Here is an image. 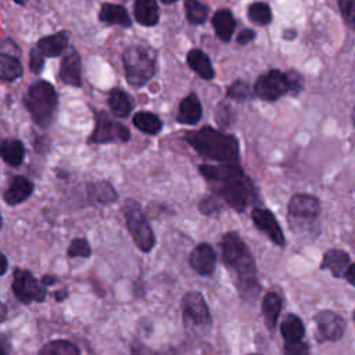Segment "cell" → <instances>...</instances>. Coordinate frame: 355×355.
<instances>
[{"instance_id":"18","label":"cell","mask_w":355,"mask_h":355,"mask_svg":"<svg viewBox=\"0 0 355 355\" xmlns=\"http://www.w3.org/2000/svg\"><path fill=\"white\" fill-rule=\"evenodd\" d=\"M33 191V184L24 176H15L4 193V201L10 205L24 202Z\"/></svg>"},{"instance_id":"30","label":"cell","mask_w":355,"mask_h":355,"mask_svg":"<svg viewBox=\"0 0 355 355\" xmlns=\"http://www.w3.org/2000/svg\"><path fill=\"white\" fill-rule=\"evenodd\" d=\"M40 355H79V351L67 340H54L40 349Z\"/></svg>"},{"instance_id":"4","label":"cell","mask_w":355,"mask_h":355,"mask_svg":"<svg viewBox=\"0 0 355 355\" xmlns=\"http://www.w3.org/2000/svg\"><path fill=\"white\" fill-rule=\"evenodd\" d=\"M24 101L36 125L46 128L50 123L57 105L54 87L46 80L33 82L28 87Z\"/></svg>"},{"instance_id":"16","label":"cell","mask_w":355,"mask_h":355,"mask_svg":"<svg viewBox=\"0 0 355 355\" xmlns=\"http://www.w3.org/2000/svg\"><path fill=\"white\" fill-rule=\"evenodd\" d=\"M322 269H329L330 273L336 277L345 276L349 268V257L347 252L341 250H329L323 255V261L320 265Z\"/></svg>"},{"instance_id":"1","label":"cell","mask_w":355,"mask_h":355,"mask_svg":"<svg viewBox=\"0 0 355 355\" xmlns=\"http://www.w3.org/2000/svg\"><path fill=\"white\" fill-rule=\"evenodd\" d=\"M200 172L211 183L215 194L230 207L243 211L252 198V184L237 164L201 165Z\"/></svg>"},{"instance_id":"23","label":"cell","mask_w":355,"mask_h":355,"mask_svg":"<svg viewBox=\"0 0 355 355\" xmlns=\"http://www.w3.org/2000/svg\"><path fill=\"white\" fill-rule=\"evenodd\" d=\"M135 17L146 26H153L159 19V11L155 0H136L135 1Z\"/></svg>"},{"instance_id":"46","label":"cell","mask_w":355,"mask_h":355,"mask_svg":"<svg viewBox=\"0 0 355 355\" xmlns=\"http://www.w3.org/2000/svg\"><path fill=\"white\" fill-rule=\"evenodd\" d=\"M139 355H143L141 352H139ZM146 355H175L172 351H162V352H155V354H151V352H147Z\"/></svg>"},{"instance_id":"13","label":"cell","mask_w":355,"mask_h":355,"mask_svg":"<svg viewBox=\"0 0 355 355\" xmlns=\"http://www.w3.org/2000/svg\"><path fill=\"white\" fill-rule=\"evenodd\" d=\"M252 220L258 226L261 232H263L275 244L283 245L284 244V234L277 223L275 215L265 208H255L252 211Z\"/></svg>"},{"instance_id":"29","label":"cell","mask_w":355,"mask_h":355,"mask_svg":"<svg viewBox=\"0 0 355 355\" xmlns=\"http://www.w3.org/2000/svg\"><path fill=\"white\" fill-rule=\"evenodd\" d=\"M22 75L21 62L8 54L0 53V79L1 80H15Z\"/></svg>"},{"instance_id":"44","label":"cell","mask_w":355,"mask_h":355,"mask_svg":"<svg viewBox=\"0 0 355 355\" xmlns=\"http://www.w3.org/2000/svg\"><path fill=\"white\" fill-rule=\"evenodd\" d=\"M6 316H7V309H6V306L3 305V302L0 301V323L6 319Z\"/></svg>"},{"instance_id":"43","label":"cell","mask_w":355,"mask_h":355,"mask_svg":"<svg viewBox=\"0 0 355 355\" xmlns=\"http://www.w3.org/2000/svg\"><path fill=\"white\" fill-rule=\"evenodd\" d=\"M7 266H8V263H7V258H6V255L0 251V276L6 273Z\"/></svg>"},{"instance_id":"6","label":"cell","mask_w":355,"mask_h":355,"mask_svg":"<svg viewBox=\"0 0 355 355\" xmlns=\"http://www.w3.org/2000/svg\"><path fill=\"white\" fill-rule=\"evenodd\" d=\"M126 80L136 87L146 85L155 72V60L151 51L143 46H130L123 53Z\"/></svg>"},{"instance_id":"27","label":"cell","mask_w":355,"mask_h":355,"mask_svg":"<svg viewBox=\"0 0 355 355\" xmlns=\"http://www.w3.org/2000/svg\"><path fill=\"white\" fill-rule=\"evenodd\" d=\"M280 331L282 336L284 337L286 343H297L301 341L304 334H305V329H304V323L302 320L295 316V315H288L280 326Z\"/></svg>"},{"instance_id":"48","label":"cell","mask_w":355,"mask_h":355,"mask_svg":"<svg viewBox=\"0 0 355 355\" xmlns=\"http://www.w3.org/2000/svg\"><path fill=\"white\" fill-rule=\"evenodd\" d=\"M14 1H15V3H18V4H24V1H25V0H14Z\"/></svg>"},{"instance_id":"14","label":"cell","mask_w":355,"mask_h":355,"mask_svg":"<svg viewBox=\"0 0 355 355\" xmlns=\"http://www.w3.org/2000/svg\"><path fill=\"white\" fill-rule=\"evenodd\" d=\"M190 265L198 275H211L216 265V254L212 245L208 243L198 244L190 254Z\"/></svg>"},{"instance_id":"31","label":"cell","mask_w":355,"mask_h":355,"mask_svg":"<svg viewBox=\"0 0 355 355\" xmlns=\"http://www.w3.org/2000/svg\"><path fill=\"white\" fill-rule=\"evenodd\" d=\"M184 8H186V17L190 24L198 25L202 24L207 19L208 15V7L202 4L198 0H184Z\"/></svg>"},{"instance_id":"24","label":"cell","mask_w":355,"mask_h":355,"mask_svg":"<svg viewBox=\"0 0 355 355\" xmlns=\"http://www.w3.org/2000/svg\"><path fill=\"white\" fill-rule=\"evenodd\" d=\"M108 104L111 111L121 118H126L132 108H133V101L129 97L128 93H125L121 89H112L108 94Z\"/></svg>"},{"instance_id":"10","label":"cell","mask_w":355,"mask_h":355,"mask_svg":"<svg viewBox=\"0 0 355 355\" xmlns=\"http://www.w3.org/2000/svg\"><path fill=\"white\" fill-rule=\"evenodd\" d=\"M12 291L15 297L24 304L39 302V301H43L46 297V290L33 277V275L28 270H21V269H17L14 272Z\"/></svg>"},{"instance_id":"41","label":"cell","mask_w":355,"mask_h":355,"mask_svg":"<svg viewBox=\"0 0 355 355\" xmlns=\"http://www.w3.org/2000/svg\"><path fill=\"white\" fill-rule=\"evenodd\" d=\"M8 354H10L8 338L4 334H0V355H8Z\"/></svg>"},{"instance_id":"25","label":"cell","mask_w":355,"mask_h":355,"mask_svg":"<svg viewBox=\"0 0 355 355\" xmlns=\"http://www.w3.org/2000/svg\"><path fill=\"white\" fill-rule=\"evenodd\" d=\"M282 300L276 293L265 294L262 300V313L265 318V324L269 330H273L277 322V316L280 313Z\"/></svg>"},{"instance_id":"9","label":"cell","mask_w":355,"mask_h":355,"mask_svg":"<svg viewBox=\"0 0 355 355\" xmlns=\"http://www.w3.org/2000/svg\"><path fill=\"white\" fill-rule=\"evenodd\" d=\"M320 204L318 198L308 194H295L288 201V216L294 227H304L318 219Z\"/></svg>"},{"instance_id":"2","label":"cell","mask_w":355,"mask_h":355,"mask_svg":"<svg viewBox=\"0 0 355 355\" xmlns=\"http://www.w3.org/2000/svg\"><path fill=\"white\" fill-rule=\"evenodd\" d=\"M222 255L226 265L237 275L239 286L244 294L258 291L257 268L254 258L239 234L230 232L222 239Z\"/></svg>"},{"instance_id":"28","label":"cell","mask_w":355,"mask_h":355,"mask_svg":"<svg viewBox=\"0 0 355 355\" xmlns=\"http://www.w3.org/2000/svg\"><path fill=\"white\" fill-rule=\"evenodd\" d=\"M133 125L147 135H157L162 128L161 119L155 114L146 111H140L133 116Z\"/></svg>"},{"instance_id":"3","label":"cell","mask_w":355,"mask_h":355,"mask_svg":"<svg viewBox=\"0 0 355 355\" xmlns=\"http://www.w3.org/2000/svg\"><path fill=\"white\" fill-rule=\"evenodd\" d=\"M186 140L202 157L220 164H236L239 159V143L234 136L225 135L205 126L200 130L187 132Z\"/></svg>"},{"instance_id":"42","label":"cell","mask_w":355,"mask_h":355,"mask_svg":"<svg viewBox=\"0 0 355 355\" xmlns=\"http://www.w3.org/2000/svg\"><path fill=\"white\" fill-rule=\"evenodd\" d=\"M344 277L348 280V283H351L352 286H355V263L349 265V268H348V270H347V273H345Z\"/></svg>"},{"instance_id":"35","label":"cell","mask_w":355,"mask_h":355,"mask_svg":"<svg viewBox=\"0 0 355 355\" xmlns=\"http://www.w3.org/2000/svg\"><path fill=\"white\" fill-rule=\"evenodd\" d=\"M341 15L347 25L355 31V0H337Z\"/></svg>"},{"instance_id":"50","label":"cell","mask_w":355,"mask_h":355,"mask_svg":"<svg viewBox=\"0 0 355 355\" xmlns=\"http://www.w3.org/2000/svg\"><path fill=\"white\" fill-rule=\"evenodd\" d=\"M0 227H1V216H0Z\"/></svg>"},{"instance_id":"34","label":"cell","mask_w":355,"mask_h":355,"mask_svg":"<svg viewBox=\"0 0 355 355\" xmlns=\"http://www.w3.org/2000/svg\"><path fill=\"white\" fill-rule=\"evenodd\" d=\"M251 96V92H250V87L243 80H236L234 83H232L227 89V97L233 98V100H237V101H243V100H247L248 97Z\"/></svg>"},{"instance_id":"40","label":"cell","mask_w":355,"mask_h":355,"mask_svg":"<svg viewBox=\"0 0 355 355\" xmlns=\"http://www.w3.org/2000/svg\"><path fill=\"white\" fill-rule=\"evenodd\" d=\"M254 37H255V33H254L251 29H243V31L237 35V43H240V44H247V43H250Z\"/></svg>"},{"instance_id":"5","label":"cell","mask_w":355,"mask_h":355,"mask_svg":"<svg viewBox=\"0 0 355 355\" xmlns=\"http://www.w3.org/2000/svg\"><path fill=\"white\" fill-rule=\"evenodd\" d=\"M301 90V76L295 72H282L277 69L261 75L254 86V94L266 101H275L279 97Z\"/></svg>"},{"instance_id":"15","label":"cell","mask_w":355,"mask_h":355,"mask_svg":"<svg viewBox=\"0 0 355 355\" xmlns=\"http://www.w3.org/2000/svg\"><path fill=\"white\" fill-rule=\"evenodd\" d=\"M60 80L71 85V86H80L82 85V73H80V58L76 50L71 49L60 64L58 72Z\"/></svg>"},{"instance_id":"11","label":"cell","mask_w":355,"mask_h":355,"mask_svg":"<svg viewBox=\"0 0 355 355\" xmlns=\"http://www.w3.org/2000/svg\"><path fill=\"white\" fill-rule=\"evenodd\" d=\"M130 133L122 123L115 122L107 114L98 112L96 115V128L92 133V143H108V141H128Z\"/></svg>"},{"instance_id":"32","label":"cell","mask_w":355,"mask_h":355,"mask_svg":"<svg viewBox=\"0 0 355 355\" xmlns=\"http://www.w3.org/2000/svg\"><path fill=\"white\" fill-rule=\"evenodd\" d=\"M90 196L94 201L101 202V204H108L115 201L116 198V193L114 190V187L108 183V182H98L92 184L90 187Z\"/></svg>"},{"instance_id":"47","label":"cell","mask_w":355,"mask_h":355,"mask_svg":"<svg viewBox=\"0 0 355 355\" xmlns=\"http://www.w3.org/2000/svg\"><path fill=\"white\" fill-rule=\"evenodd\" d=\"M162 3H165V4H171V3H175V1H178V0H161Z\"/></svg>"},{"instance_id":"45","label":"cell","mask_w":355,"mask_h":355,"mask_svg":"<svg viewBox=\"0 0 355 355\" xmlns=\"http://www.w3.org/2000/svg\"><path fill=\"white\" fill-rule=\"evenodd\" d=\"M54 282H55V279L53 276H44L40 283H43L44 286H49V284H53Z\"/></svg>"},{"instance_id":"37","label":"cell","mask_w":355,"mask_h":355,"mask_svg":"<svg viewBox=\"0 0 355 355\" xmlns=\"http://www.w3.org/2000/svg\"><path fill=\"white\" fill-rule=\"evenodd\" d=\"M43 65H44V55L40 53V50L37 47L31 50V61H29L31 71L35 73H39L43 69Z\"/></svg>"},{"instance_id":"21","label":"cell","mask_w":355,"mask_h":355,"mask_svg":"<svg viewBox=\"0 0 355 355\" xmlns=\"http://www.w3.org/2000/svg\"><path fill=\"white\" fill-rule=\"evenodd\" d=\"M98 17L104 24H108V25H121L125 28L132 25L128 11L118 4H110V3L103 4L100 8Z\"/></svg>"},{"instance_id":"20","label":"cell","mask_w":355,"mask_h":355,"mask_svg":"<svg viewBox=\"0 0 355 355\" xmlns=\"http://www.w3.org/2000/svg\"><path fill=\"white\" fill-rule=\"evenodd\" d=\"M187 64L202 79L211 80L215 76V71L212 68V64H211L208 55L198 49H193L189 51Z\"/></svg>"},{"instance_id":"22","label":"cell","mask_w":355,"mask_h":355,"mask_svg":"<svg viewBox=\"0 0 355 355\" xmlns=\"http://www.w3.org/2000/svg\"><path fill=\"white\" fill-rule=\"evenodd\" d=\"M212 26L220 40L229 42L234 32L236 22L229 10H219L212 17Z\"/></svg>"},{"instance_id":"12","label":"cell","mask_w":355,"mask_h":355,"mask_svg":"<svg viewBox=\"0 0 355 355\" xmlns=\"http://www.w3.org/2000/svg\"><path fill=\"white\" fill-rule=\"evenodd\" d=\"M316 330L320 340L337 341L343 337L345 330V323L343 318L331 311H322L315 316Z\"/></svg>"},{"instance_id":"26","label":"cell","mask_w":355,"mask_h":355,"mask_svg":"<svg viewBox=\"0 0 355 355\" xmlns=\"http://www.w3.org/2000/svg\"><path fill=\"white\" fill-rule=\"evenodd\" d=\"M24 155H25V148L19 140L10 139V140H4L0 144V157L11 166L21 165Z\"/></svg>"},{"instance_id":"38","label":"cell","mask_w":355,"mask_h":355,"mask_svg":"<svg viewBox=\"0 0 355 355\" xmlns=\"http://www.w3.org/2000/svg\"><path fill=\"white\" fill-rule=\"evenodd\" d=\"M284 355H308V345L302 341L286 343Z\"/></svg>"},{"instance_id":"8","label":"cell","mask_w":355,"mask_h":355,"mask_svg":"<svg viewBox=\"0 0 355 355\" xmlns=\"http://www.w3.org/2000/svg\"><path fill=\"white\" fill-rule=\"evenodd\" d=\"M125 219L128 225V230L135 240L136 245L147 252L154 247L155 237L154 233L140 208V204H137L135 200H128L123 207Z\"/></svg>"},{"instance_id":"7","label":"cell","mask_w":355,"mask_h":355,"mask_svg":"<svg viewBox=\"0 0 355 355\" xmlns=\"http://www.w3.org/2000/svg\"><path fill=\"white\" fill-rule=\"evenodd\" d=\"M183 324L193 337H201L211 327V316L202 295L197 291H189L182 300Z\"/></svg>"},{"instance_id":"39","label":"cell","mask_w":355,"mask_h":355,"mask_svg":"<svg viewBox=\"0 0 355 355\" xmlns=\"http://www.w3.org/2000/svg\"><path fill=\"white\" fill-rule=\"evenodd\" d=\"M219 208H220V207H219V202H218V200H216L215 196H211V197L204 198V200L201 201V204H200L201 212H204V214H207V215L216 212Z\"/></svg>"},{"instance_id":"33","label":"cell","mask_w":355,"mask_h":355,"mask_svg":"<svg viewBox=\"0 0 355 355\" xmlns=\"http://www.w3.org/2000/svg\"><path fill=\"white\" fill-rule=\"evenodd\" d=\"M248 18L257 25H268L272 21V12L265 3H252L248 7Z\"/></svg>"},{"instance_id":"19","label":"cell","mask_w":355,"mask_h":355,"mask_svg":"<svg viewBox=\"0 0 355 355\" xmlns=\"http://www.w3.org/2000/svg\"><path fill=\"white\" fill-rule=\"evenodd\" d=\"M68 46V35L65 32H57L55 35L42 37L36 47L44 57H58Z\"/></svg>"},{"instance_id":"17","label":"cell","mask_w":355,"mask_h":355,"mask_svg":"<svg viewBox=\"0 0 355 355\" xmlns=\"http://www.w3.org/2000/svg\"><path fill=\"white\" fill-rule=\"evenodd\" d=\"M202 115V108L198 97L191 93L186 96L179 105V112H178V121L180 123L186 125H194L201 119Z\"/></svg>"},{"instance_id":"36","label":"cell","mask_w":355,"mask_h":355,"mask_svg":"<svg viewBox=\"0 0 355 355\" xmlns=\"http://www.w3.org/2000/svg\"><path fill=\"white\" fill-rule=\"evenodd\" d=\"M92 254L90 245L85 239H75L69 244L68 248V255L69 257H89Z\"/></svg>"},{"instance_id":"49","label":"cell","mask_w":355,"mask_h":355,"mask_svg":"<svg viewBox=\"0 0 355 355\" xmlns=\"http://www.w3.org/2000/svg\"><path fill=\"white\" fill-rule=\"evenodd\" d=\"M352 121H354V125H355V108H354V112H352Z\"/></svg>"},{"instance_id":"51","label":"cell","mask_w":355,"mask_h":355,"mask_svg":"<svg viewBox=\"0 0 355 355\" xmlns=\"http://www.w3.org/2000/svg\"><path fill=\"white\" fill-rule=\"evenodd\" d=\"M252 355H258V354H252Z\"/></svg>"}]
</instances>
